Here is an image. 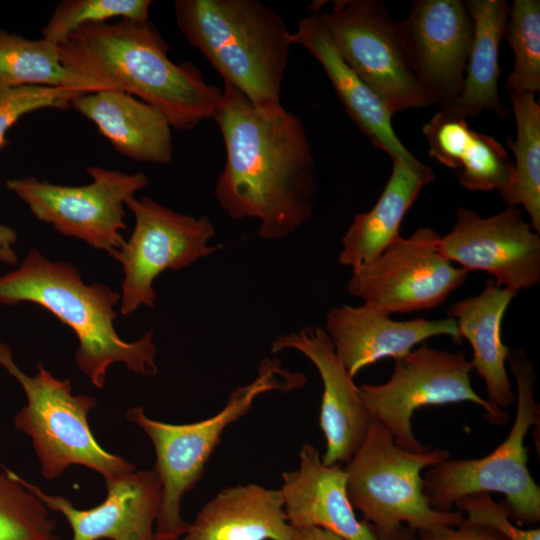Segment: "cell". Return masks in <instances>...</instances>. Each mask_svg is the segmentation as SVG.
<instances>
[{
	"instance_id": "7",
	"label": "cell",
	"mask_w": 540,
	"mask_h": 540,
	"mask_svg": "<svg viewBox=\"0 0 540 540\" xmlns=\"http://www.w3.org/2000/svg\"><path fill=\"white\" fill-rule=\"evenodd\" d=\"M450 458L443 448L412 452L398 447L391 432L372 420L368 434L347 463V492L353 508L376 536L392 533L401 525L416 532L464 521L460 511L433 509L423 491L422 471Z\"/></svg>"
},
{
	"instance_id": "14",
	"label": "cell",
	"mask_w": 540,
	"mask_h": 540,
	"mask_svg": "<svg viewBox=\"0 0 540 540\" xmlns=\"http://www.w3.org/2000/svg\"><path fill=\"white\" fill-rule=\"evenodd\" d=\"M438 250L465 271L487 272L498 286L517 293L540 282V234L516 207L486 218L460 207Z\"/></svg>"
},
{
	"instance_id": "3",
	"label": "cell",
	"mask_w": 540,
	"mask_h": 540,
	"mask_svg": "<svg viewBox=\"0 0 540 540\" xmlns=\"http://www.w3.org/2000/svg\"><path fill=\"white\" fill-rule=\"evenodd\" d=\"M120 300L109 285L86 284L71 263L51 261L35 248L17 269L0 276V304L35 303L74 332L76 365L97 388L104 387L107 370L116 362L142 376L158 373L152 330L134 342L117 334L114 307Z\"/></svg>"
},
{
	"instance_id": "29",
	"label": "cell",
	"mask_w": 540,
	"mask_h": 540,
	"mask_svg": "<svg viewBox=\"0 0 540 540\" xmlns=\"http://www.w3.org/2000/svg\"><path fill=\"white\" fill-rule=\"evenodd\" d=\"M5 470L0 471V540H61L48 508Z\"/></svg>"
},
{
	"instance_id": "4",
	"label": "cell",
	"mask_w": 540,
	"mask_h": 540,
	"mask_svg": "<svg viewBox=\"0 0 540 540\" xmlns=\"http://www.w3.org/2000/svg\"><path fill=\"white\" fill-rule=\"evenodd\" d=\"M176 23L188 42L241 91L258 113L276 118L293 44L283 18L257 0H177Z\"/></svg>"
},
{
	"instance_id": "36",
	"label": "cell",
	"mask_w": 540,
	"mask_h": 540,
	"mask_svg": "<svg viewBox=\"0 0 540 540\" xmlns=\"http://www.w3.org/2000/svg\"><path fill=\"white\" fill-rule=\"evenodd\" d=\"M17 241L16 232L9 226L0 225V261L9 265L17 264V255L13 249Z\"/></svg>"
},
{
	"instance_id": "30",
	"label": "cell",
	"mask_w": 540,
	"mask_h": 540,
	"mask_svg": "<svg viewBox=\"0 0 540 540\" xmlns=\"http://www.w3.org/2000/svg\"><path fill=\"white\" fill-rule=\"evenodd\" d=\"M151 0H64L41 29L42 38L62 43L84 25L107 23L110 19L149 20Z\"/></svg>"
},
{
	"instance_id": "20",
	"label": "cell",
	"mask_w": 540,
	"mask_h": 540,
	"mask_svg": "<svg viewBox=\"0 0 540 540\" xmlns=\"http://www.w3.org/2000/svg\"><path fill=\"white\" fill-rule=\"evenodd\" d=\"M321 8H312L291 33L292 43L304 47L322 66L349 117L377 148L392 161H402L418 170L429 166L418 160L400 141L392 126V114L373 91L344 61L321 17Z\"/></svg>"
},
{
	"instance_id": "15",
	"label": "cell",
	"mask_w": 540,
	"mask_h": 540,
	"mask_svg": "<svg viewBox=\"0 0 540 540\" xmlns=\"http://www.w3.org/2000/svg\"><path fill=\"white\" fill-rule=\"evenodd\" d=\"M401 42L422 88L443 105L461 92L474 23L460 0H417L398 21Z\"/></svg>"
},
{
	"instance_id": "37",
	"label": "cell",
	"mask_w": 540,
	"mask_h": 540,
	"mask_svg": "<svg viewBox=\"0 0 540 540\" xmlns=\"http://www.w3.org/2000/svg\"><path fill=\"white\" fill-rule=\"evenodd\" d=\"M289 540H347L340 535L318 527L294 528Z\"/></svg>"
},
{
	"instance_id": "26",
	"label": "cell",
	"mask_w": 540,
	"mask_h": 540,
	"mask_svg": "<svg viewBox=\"0 0 540 540\" xmlns=\"http://www.w3.org/2000/svg\"><path fill=\"white\" fill-rule=\"evenodd\" d=\"M509 93L517 135L508 144L515 163L512 178L501 197L509 207L523 206L530 225L540 234V104L535 94Z\"/></svg>"
},
{
	"instance_id": "12",
	"label": "cell",
	"mask_w": 540,
	"mask_h": 540,
	"mask_svg": "<svg viewBox=\"0 0 540 540\" xmlns=\"http://www.w3.org/2000/svg\"><path fill=\"white\" fill-rule=\"evenodd\" d=\"M125 205L135 217V227L121 249L109 253L123 268V316L140 306L154 307L153 283L161 273L186 268L218 249L210 245L215 228L206 216L180 214L148 197L132 196Z\"/></svg>"
},
{
	"instance_id": "5",
	"label": "cell",
	"mask_w": 540,
	"mask_h": 540,
	"mask_svg": "<svg viewBox=\"0 0 540 540\" xmlns=\"http://www.w3.org/2000/svg\"><path fill=\"white\" fill-rule=\"evenodd\" d=\"M303 374L283 368L277 359L264 358L257 376L235 388L216 414L192 423L170 424L149 418L143 407H132L125 417L150 438L155 467L161 484V501L155 523L158 540H179L189 522L181 516L184 495L201 479L206 464L224 430L243 417L254 401L271 391H290L305 384Z\"/></svg>"
},
{
	"instance_id": "25",
	"label": "cell",
	"mask_w": 540,
	"mask_h": 540,
	"mask_svg": "<svg viewBox=\"0 0 540 540\" xmlns=\"http://www.w3.org/2000/svg\"><path fill=\"white\" fill-rule=\"evenodd\" d=\"M391 175L378 201L367 212L356 214L342 237L338 261L352 269L376 258L400 237L402 220L422 188L433 182L431 168L418 170L392 161Z\"/></svg>"
},
{
	"instance_id": "1",
	"label": "cell",
	"mask_w": 540,
	"mask_h": 540,
	"mask_svg": "<svg viewBox=\"0 0 540 540\" xmlns=\"http://www.w3.org/2000/svg\"><path fill=\"white\" fill-rule=\"evenodd\" d=\"M213 119L226 150L215 186L220 207L233 219H258V233L267 240L285 238L307 223L318 174L301 119L287 110L265 118L225 82Z\"/></svg>"
},
{
	"instance_id": "35",
	"label": "cell",
	"mask_w": 540,
	"mask_h": 540,
	"mask_svg": "<svg viewBox=\"0 0 540 540\" xmlns=\"http://www.w3.org/2000/svg\"><path fill=\"white\" fill-rule=\"evenodd\" d=\"M419 540H508L498 532L481 525L463 521L457 526H446L417 532Z\"/></svg>"
},
{
	"instance_id": "6",
	"label": "cell",
	"mask_w": 540,
	"mask_h": 540,
	"mask_svg": "<svg viewBox=\"0 0 540 540\" xmlns=\"http://www.w3.org/2000/svg\"><path fill=\"white\" fill-rule=\"evenodd\" d=\"M507 363L515 378L516 414L506 439L491 453L478 459H447L427 468L423 491L430 506L450 511L459 499L479 492H498L517 522L540 521V488L528 468L524 444L530 428L539 418L535 401L533 363L522 349H510Z\"/></svg>"
},
{
	"instance_id": "2",
	"label": "cell",
	"mask_w": 540,
	"mask_h": 540,
	"mask_svg": "<svg viewBox=\"0 0 540 540\" xmlns=\"http://www.w3.org/2000/svg\"><path fill=\"white\" fill-rule=\"evenodd\" d=\"M63 65L83 93L118 89L160 111L171 127L191 130L213 118L223 90L190 62L176 64L149 21L84 25L59 44Z\"/></svg>"
},
{
	"instance_id": "33",
	"label": "cell",
	"mask_w": 540,
	"mask_h": 540,
	"mask_svg": "<svg viewBox=\"0 0 540 540\" xmlns=\"http://www.w3.org/2000/svg\"><path fill=\"white\" fill-rule=\"evenodd\" d=\"M471 132L466 119L439 110L423 127L429 144V156L448 168L458 170Z\"/></svg>"
},
{
	"instance_id": "32",
	"label": "cell",
	"mask_w": 540,
	"mask_h": 540,
	"mask_svg": "<svg viewBox=\"0 0 540 540\" xmlns=\"http://www.w3.org/2000/svg\"><path fill=\"white\" fill-rule=\"evenodd\" d=\"M82 93L67 87L26 85L0 88V151L9 129L24 115L45 108L66 109Z\"/></svg>"
},
{
	"instance_id": "21",
	"label": "cell",
	"mask_w": 540,
	"mask_h": 540,
	"mask_svg": "<svg viewBox=\"0 0 540 540\" xmlns=\"http://www.w3.org/2000/svg\"><path fill=\"white\" fill-rule=\"evenodd\" d=\"M71 107L92 121L122 155L152 164L172 160L169 121L135 96L118 89H103L77 96Z\"/></svg>"
},
{
	"instance_id": "18",
	"label": "cell",
	"mask_w": 540,
	"mask_h": 540,
	"mask_svg": "<svg viewBox=\"0 0 540 540\" xmlns=\"http://www.w3.org/2000/svg\"><path fill=\"white\" fill-rule=\"evenodd\" d=\"M323 329L353 378L363 368L381 359L404 356L428 338L446 335L456 343L461 341L457 323L451 317L399 321L366 303L358 307L331 308Z\"/></svg>"
},
{
	"instance_id": "13",
	"label": "cell",
	"mask_w": 540,
	"mask_h": 540,
	"mask_svg": "<svg viewBox=\"0 0 540 540\" xmlns=\"http://www.w3.org/2000/svg\"><path fill=\"white\" fill-rule=\"evenodd\" d=\"M440 237L429 227L400 236L376 258L352 269L349 293L389 315L438 307L468 275L440 254Z\"/></svg>"
},
{
	"instance_id": "9",
	"label": "cell",
	"mask_w": 540,
	"mask_h": 540,
	"mask_svg": "<svg viewBox=\"0 0 540 540\" xmlns=\"http://www.w3.org/2000/svg\"><path fill=\"white\" fill-rule=\"evenodd\" d=\"M470 361L462 352L437 350L426 343L394 359V369L383 384H362L360 397L372 420L384 425L398 447L422 452L411 419L422 407L471 402L485 410L493 425H504L509 414L493 407L471 385Z\"/></svg>"
},
{
	"instance_id": "8",
	"label": "cell",
	"mask_w": 540,
	"mask_h": 540,
	"mask_svg": "<svg viewBox=\"0 0 540 540\" xmlns=\"http://www.w3.org/2000/svg\"><path fill=\"white\" fill-rule=\"evenodd\" d=\"M0 366L26 394L27 404L16 414L14 425L31 438L45 479L58 478L71 465L92 469L104 480L136 470L134 464L104 450L93 436L88 414L97 405L95 397L73 395L70 380L54 377L41 362L34 376L26 375L2 342Z\"/></svg>"
},
{
	"instance_id": "10",
	"label": "cell",
	"mask_w": 540,
	"mask_h": 540,
	"mask_svg": "<svg viewBox=\"0 0 540 540\" xmlns=\"http://www.w3.org/2000/svg\"><path fill=\"white\" fill-rule=\"evenodd\" d=\"M320 14L344 61L392 115L436 104L411 70L398 21L383 3L334 1Z\"/></svg>"
},
{
	"instance_id": "27",
	"label": "cell",
	"mask_w": 540,
	"mask_h": 540,
	"mask_svg": "<svg viewBox=\"0 0 540 540\" xmlns=\"http://www.w3.org/2000/svg\"><path fill=\"white\" fill-rule=\"evenodd\" d=\"M26 85L67 87L82 93L62 63L58 44L0 28V88Z\"/></svg>"
},
{
	"instance_id": "17",
	"label": "cell",
	"mask_w": 540,
	"mask_h": 540,
	"mask_svg": "<svg viewBox=\"0 0 540 540\" xmlns=\"http://www.w3.org/2000/svg\"><path fill=\"white\" fill-rule=\"evenodd\" d=\"M17 476L19 482L50 510L64 516L72 540H158L155 523L161 484L152 470H135L105 481L107 495L90 509H78L64 496L50 495Z\"/></svg>"
},
{
	"instance_id": "24",
	"label": "cell",
	"mask_w": 540,
	"mask_h": 540,
	"mask_svg": "<svg viewBox=\"0 0 540 540\" xmlns=\"http://www.w3.org/2000/svg\"><path fill=\"white\" fill-rule=\"evenodd\" d=\"M465 5L474 23L466 75L459 95L440 105V111L467 120L490 110L505 118L509 110L499 97V48L504 38L509 5L504 0H468Z\"/></svg>"
},
{
	"instance_id": "31",
	"label": "cell",
	"mask_w": 540,
	"mask_h": 540,
	"mask_svg": "<svg viewBox=\"0 0 540 540\" xmlns=\"http://www.w3.org/2000/svg\"><path fill=\"white\" fill-rule=\"evenodd\" d=\"M513 163L504 147L489 135L472 130L458 169L460 184L470 191L506 190Z\"/></svg>"
},
{
	"instance_id": "11",
	"label": "cell",
	"mask_w": 540,
	"mask_h": 540,
	"mask_svg": "<svg viewBox=\"0 0 540 540\" xmlns=\"http://www.w3.org/2000/svg\"><path fill=\"white\" fill-rule=\"evenodd\" d=\"M86 172L92 181L83 186L25 177L7 180L6 187L39 221L51 224L61 235L111 253L126 242L121 233L127 229L125 202L149 180L141 172L127 174L100 166H90Z\"/></svg>"
},
{
	"instance_id": "23",
	"label": "cell",
	"mask_w": 540,
	"mask_h": 540,
	"mask_svg": "<svg viewBox=\"0 0 540 540\" xmlns=\"http://www.w3.org/2000/svg\"><path fill=\"white\" fill-rule=\"evenodd\" d=\"M517 294L489 279L479 294L460 300L447 310V316L457 323L460 338L472 347L470 364L484 380L486 400L497 409L508 408L516 401L506 370L510 348L502 341L501 323Z\"/></svg>"
},
{
	"instance_id": "38",
	"label": "cell",
	"mask_w": 540,
	"mask_h": 540,
	"mask_svg": "<svg viewBox=\"0 0 540 540\" xmlns=\"http://www.w3.org/2000/svg\"><path fill=\"white\" fill-rule=\"evenodd\" d=\"M377 540H419L416 531L401 525L392 533L385 536H377Z\"/></svg>"
},
{
	"instance_id": "16",
	"label": "cell",
	"mask_w": 540,
	"mask_h": 540,
	"mask_svg": "<svg viewBox=\"0 0 540 540\" xmlns=\"http://www.w3.org/2000/svg\"><path fill=\"white\" fill-rule=\"evenodd\" d=\"M286 349L296 350L309 359L322 380L319 426L326 442L322 462L348 463L363 444L372 422L359 388L323 328L305 327L278 336L271 343V353Z\"/></svg>"
},
{
	"instance_id": "22",
	"label": "cell",
	"mask_w": 540,
	"mask_h": 540,
	"mask_svg": "<svg viewBox=\"0 0 540 540\" xmlns=\"http://www.w3.org/2000/svg\"><path fill=\"white\" fill-rule=\"evenodd\" d=\"M279 489L247 483L220 490L179 540H289Z\"/></svg>"
},
{
	"instance_id": "34",
	"label": "cell",
	"mask_w": 540,
	"mask_h": 540,
	"mask_svg": "<svg viewBox=\"0 0 540 540\" xmlns=\"http://www.w3.org/2000/svg\"><path fill=\"white\" fill-rule=\"evenodd\" d=\"M460 512H465L468 524L488 527L508 540H540V529H521L510 520L504 504L495 502L488 492L467 495L456 503Z\"/></svg>"
},
{
	"instance_id": "28",
	"label": "cell",
	"mask_w": 540,
	"mask_h": 540,
	"mask_svg": "<svg viewBox=\"0 0 540 540\" xmlns=\"http://www.w3.org/2000/svg\"><path fill=\"white\" fill-rule=\"evenodd\" d=\"M514 54L508 75L509 92L535 94L540 90V1L514 0L504 31Z\"/></svg>"
},
{
	"instance_id": "19",
	"label": "cell",
	"mask_w": 540,
	"mask_h": 540,
	"mask_svg": "<svg viewBox=\"0 0 540 540\" xmlns=\"http://www.w3.org/2000/svg\"><path fill=\"white\" fill-rule=\"evenodd\" d=\"M279 490L286 519L293 528L318 527L347 540H377L372 527L355 514L345 468L324 464L315 446L301 447L298 469L282 474Z\"/></svg>"
}]
</instances>
